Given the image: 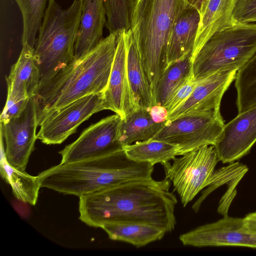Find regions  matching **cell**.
Returning a JSON list of instances; mask_svg holds the SVG:
<instances>
[{
	"instance_id": "6da1fadb",
	"label": "cell",
	"mask_w": 256,
	"mask_h": 256,
	"mask_svg": "<svg viewBox=\"0 0 256 256\" xmlns=\"http://www.w3.org/2000/svg\"><path fill=\"white\" fill-rule=\"evenodd\" d=\"M166 178L132 180L79 197L80 220L92 227L120 222L154 224L166 233L176 225L178 202Z\"/></svg>"
},
{
	"instance_id": "7a4b0ae2",
	"label": "cell",
	"mask_w": 256,
	"mask_h": 256,
	"mask_svg": "<svg viewBox=\"0 0 256 256\" xmlns=\"http://www.w3.org/2000/svg\"><path fill=\"white\" fill-rule=\"evenodd\" d=\"M118 34L111 33L92 50L74 60L34 94L38 122L54 112L86 96L104 92L115 56Z\"/></svg>"
},
{
	"instance_id": "3957f363",
	"label": "cell",
	"mask_w": 256,
	"mask_h": 256,
	"mask_svg": "<svg viewBox=\"0 0 256 256\" xmlns=\"http://www.w3.org/2000/svg\"><path fill=\"white\" fill-rule=\"evenodd\" d=\"M154 166L128 158L124 150L108 156L60 164L40 172V188L80 196L126 182L152 178Z\"/></svg>"
},
{
	"instance_id": "277c9868",
	"label": "cell",
	"mask_w": 256,
	"mask_h": 256,
	"mask_svg": "<svg viewBox=\"0 0 256 256\" xmlns=\"http://www.w3.org/2000/svg\"><path fill=\"white\" fill-rule=\"evenodd\" d=\"M186 0H136L130 29L154 89L168 66V40Z\"/></svg>"
},
{
	"instance_id": "5b68a950",
	"label": "cell",
	"mask_w": 256,
	"mask_h": 256,
	"mask_svg": "<svg viewBox=\"0 0 256 256\" xmlns=\"http://www.w3.org/2000/svg\"><path fill=\"white\" fill-rule=\"evenodd\" d=\"M82 4V0H74L63 10L55 0H48L34 48L40 74L38 85L50 80L74 60Z\"/></svg>"
},
{
	"instance_id": "8992f818",
	"label": "cell",
	"mask_w": 256,
	"mask_h": 256,
	"mask_svg": "<svg viewBox=\"0 0 256 256\" xmlns=\"http://www.w3.org/2000/svg\"><path fill=\"white\" fill-rule=\"evenodd\" d=\"M256 54V22H236L214 34L192 60L195 79L242 68Z\"/></svg>"
},
{
	"instance_id": "52a82bcc",
	"label": "cell",
	"mask_w": 256,
	"mask_h": 256,
	"mask_svg": "<svg viewBox=\"0 0 256 256\" xmlns=\"http://www.w3.org/2000/svg\"><path fill=\"white\" fill-rule=\"evenodd\" d=\"M163 166L165 178L172 184L184 207L208 187L220 161L214 145H207L176 156Z\"/></svg>"
},
{
	"instance_id": "ba28073f",
	"label": "cell",
	"mask_w": 256,
	"mask_h": 256,
	"mask_svg": "<svg viewBox=\"0 0 256 256\" xmlns=\"http://www.w3.org/2000/svg\"><path fill=\"white\" fill-rule=\"evenodd\" d=\"M224 124L220 113L185 116L166 121L151 138L177 146L180 156L204 146H214Z\"/></svg>"
},
{
	"instance_id": "9c48e42d",
	"label": "cell",
	"mask_w": 256,
	"mask_h": 256,
	"mask_svg": "<svg viewBox=\"0 0 256 256\" xmlns=\"http://www.w3.org/2000/svg\"><path fill=\"white\" fill-rule=\"evenodd\" d=\"M105 110L103 92L78 98L46 116L40 122L37 139L46 144H60L92 114Z\"/></svg>"
},
{
	"instance_id": "30bf717a",
	"label": "cell",
	"mask_w": 256,
	"mask_h": 256,
	"mask_svg": "<svg viewBox=\"0 0 256 256\" xmlns=\"http://www.w3.org/2000/svg\"><path fill=\"white\" fill-rule=\"evenodd\" d=\"M121 119L116 114L90 125L75 141L59 152L62 156L60 164L102 157L123 150L118 140Z\"/></svg>"
},
{
	"instance_id": "8fae6325",
	"label": "cell",
	"mask_w": 256,
	"mask_h": 256,
	"mask_svg": "<svg viewBox=\"0 0 256 256\" xmlns=\"http://www.w3.org/2000/svg\"><path fill=\"white\" fill-rule=\"evenodd\" d=\"M38 125L36 98H30L23 110L5 124L0 122V134L5 143L8 162L13 167L25 170L37 139Z\"/></svg>"
},
{
	"instance_id": "7c38bea8",
	"label": "cell",
	"mask_w": 256,
	"mask_h": 256,
	"mask_svg": "<svg viewBox=\"0 0 256 256\" xmlns=\"http://www.w3.org/2000/svg\"><path fill=\"white\" fill-rule=\"evenodd\" d=\"M179 240L184 246L198 248L239 246L256 248V232L248 226L244 218L227 216L184 233Z\"/></svg>"
},
{
	"instance_id": "4fadbf2b",
	"label": "cell",
	"mask_w": 256,
	"mask_h": 256,
	"mask_svg": "<svg viewBox=\"0 0 256 256\" xmlns=\"http://www.w3.org/2000/svg\"><path fill=\"white\" fill-rule=\"evenodd\" d=\"M237 70H223L198 79L192 94L181 105L168 115L166 121L178 118L202 113H220L222 98L232 82Z\"/></svg>"
},
{
	"instance_id": "5bb4252c",
	"label": "cell",
	"mask_w": 256,
	"mask_h": 256,
	"mask_svg": "<svg viewBox=\"0 0 256 256\" xmlns=\"http://www.w3.org/2000/svg\"><path fill=\"white\" fill-rule=\"evenodd\" d=\"M256 142V106L225 124L214 145L220 161L231 163L250 150Z\"/></svg>"
},
{
	"instance_id": "9a60e30c",
	"label": "cell",
	"mask_w": 256,
	"mask_h": 256,
	"mask_svg": "<svg viewBox=\"0 0 256 256\" xmlns=\"http://www.w3.org/2000/svg\"><path fill=\"white\" fill-rule=\"evenodd\" d=\"M126 32L118 35L115 56L106 89L103 92L106 110L122 118L138 108L130 88L127 70Z\"/></svg>"
},
{
	"instance_id": "2e32d148",
	"label": "cell",
	"mask_w": 256,
	"mask_h": 256,
	"mask_svg": "<svg viewBox=\"0 0 256 256\" xmlns=\"http://www.w3.org/2000/svg\"><path fill=\"white\" fill-rule=\"evenodd\" d=\"M238 0H206L200 12V22L192 54V61L204 44L216 33L233 26Z\"/></svg>"
},
{
	"instance_id": "e0dca14e",
	"label": "cell",
	"mask_w": 256,
	"mask_h": 256,
	"mask_svg": "<svg viewBox=\"0 0 256 256\" xmlns=\"http://www.w3.org/2000/svg\"><path fill=\"white\" fill-rule=\"evenodd\" d=\"M80 25L74 46V58L90 52L102 40L106 22L104 0H82Z\"/></svg>"
},
{
	"instance_id": "ac0fdd59",
	"label": "cell",
	"mask_w": 256,
	"mask_h": 256,
	"mask_svg": "<svg viewBox=\"0 0 256 256\" xmlns=\"http://www.w3.org/2000/svg\"><path fill=\"white\" fill-rule=\"evenodd\" d=\"M200 18L198 10L187 4L168 40L166 50L168 66L192 54Z\"/></svg>"
},
{
	"instance_id": "d6986e66",
	"label": "cell",
	"mask_w": 256,
	"mask_h": 256,
	"mask_svg": "<svg viewBox=\"0 0 256 256\" xmlns=\"http://www.w3.org/2000/svg\"><path fill=\"white\" fill-rule=\"evenodd\" d=\"M6 77L7 98H29L34 96L40 84V74L34 56V48L28 44Z\"/></svg>"
},
{
	"instance_id": "ffe728a7",
	"label": "cell",
	"mask_w": 256,
	"mask_h": 256,
	"mask_svg": "<svg viewBox=\"0 0 256 256\" xmlns=\"http://www.w3.org/2000/svg\"><path fill=\"white\" fill-rule=\"evenodd\" d=\"M127 70L135 102L138 106L150 108L156 105L153 89L148 80L136 42L130 28L126 32Z\"/></svg>"
},
{
	"instance_id": "44dd1931",
	"label": "cell",
	"mask_w": 256,
	"mask_h": 256,
	"mask_svg": "<svg viewBox=\"0 0 256 256\" xmlns=\"http://www.w3.org/2000/svg\"><path fill=\"white\" fill-rule=\"evenodd\" d=\"M100 228L110 240L127 242L138 248L161 240L166 233L160 227L143 222H110L103 224Z\"/></svg>"
},
{
	"instance_id": "7402d4cb",
	"label": "cell",
	"mask_w": 256,
	"mask_h": 256,
	"mask_svg": "<svg viewBox=\"0 0 256 256\" xmlns=\"http://www.w3.org/2000/svg\"><path fill=\"white\" fill-rule=\"evenodd\" d=\"M152 119L150 108L139 106L122 118L118 140L123 146L151 138L164 125Z\"/></svg>"
},
{
	"instance_id": "603a6c76",
	"label": "cell",
	"mask_w": 256,
	"mask_h": 256,
	"mask_svg": "<svg viewBox=\"0 0 256 256\" xmlns=\"http://www.w3.org/2000/svg\"><path fill=\"white\" fill-rule=\"evenodd\" d=\"M0 138V173L2 178L10 184L12 192L17 199L31 205H35L40 188L36 176H30L25 170H18L8 162L1 134Z\"/></svg>"
},
{
	"instance_id": "cb8c5ba5",
	"label": "cell",
	"mask_w": 256,
	"mask_h": 256,
	"mask_svg": "<svg viewBox=\"0 0 256 256\" xmlns=\"http://www.w3.org/2000/svg\"><path fill=\"white\" fill-rule=\"evenodd\" d=\"M124 153L132 160L148 162L153 166L163 164L178 156V146L175 144L150 138L123 147Z\"/></svg>"
},
{
	"instance_id": "d4e9b609",
	"label": "cell",
	"mask_w": 256,
	"mask_h": 256,
	"mask_svg": "<svg viewBox=\"0 0 256 256\" xmlns=\"http://www.w3.org/2000/svg\"><path fill=\"white\" fill-rule=\"evenodd\" d=\"M192 55L168 66L153 92L156 105L164 106L178 88L192 74Z\"/></svg>"
},
{
	"instance_id": "484cf974",
	"label": "cell",
	"mask_w": 256,
	"mask_h": 256,
	"mask_svg": "<svg viewBox=\"0 0 256 256\" xmlns=\"http://www.w3.org/2000/svg\"><path fill=\"white\" fill-rule=\"evenodd\" d=\"M235 87L238 113L256 106V54L237 71Z\"/></svg>"
},
{
	"instance_id": "4316f807",
	"label": "cell",
	"mask_w": 256,
	"mask_h": 256,
	"mask_svg": "<svg viewBox=\"0 0 256 256\" xmlns=\"http://www.w3.org/2000/svg\"><path fill=\"white\" fill-rule=\"evenodd\" d=\"M22 18V44L34 48L36 35L42 24L48 0H14Z\"/></svg>"
},
{
	"instance_id": "83f0119b",
	"label": "cell",
	"mask_w": 256,
	"mask_h": 256,
	"mask_svg": "<svg viewBox=\"0 0 256 256\" xmlns=\"http://www.w3.org/2000/svg\"><path fill=\"white\" fill-rule=\"evenodd\" d=\"M135 2L136 0H104L106 26L110 34L118 35L130 28Z\"/></svg>"
},
{
	"instance_id": "f1b7e54d",
	"label": "cell",
	"mask_w": 256,
	"mask_h": 256,
	"mask_svg": "<svg viewBox=\"0 0 256 256\" xmlns=\"http://www.w3.org/2000/svg\"><path fill=\"white\" fill-rule=\"evenodd\" d=\"M198 82L192 74L178 88L170 98L164 107L168 115L181 105L192 94Z\"/></svg>"
},
{
	"instance_id": "f546056e",
	"label": "cell",
	"mask_w": 256,
	"mask_h": 256,
	"mask_svg": "<svg viewBox=\"0 0 256 256\" xmlns=\"http://www.w3.org/2000/svg\"><path fill=\"white\" fill-rule=\"evenodd\" d=\"M234 19L235 22H256V0H238Z\"/></svg>"
},
{
	"instance_id": "4dcf8cb0",
	"label": "cell",
	"mask_w": 256,
	"mask_h": 256,
	"mask_svg": "<svg viewBox=\"0 0 256 256\" xmlns=\"http://www.w3.org/2000/svg\"><path fill=\"white\" fill-rule=\"evenodd\" d=\"M29 98H7L2 112L0 121L2 124L9 122L18 116L26 106Z\"/></svg>"
},
{
	"instance_id": "1f68e13d",
	"label": "cell",
	"mask_w": 256,
	"mask_h": 256,
	"mask_svg": "<svg viewBox=\"0 0 256 256\" xmlns=\"http://www.w3.org/2000/svg\"><path fill=\"white\" fill-rule=\"evenodd\" d=\"M150 114L154 120L157 123L166 122L168 114L164 106L158 105L150 108Z\"/></svg>"
},
{
	"instance_id": "d6a6232c",
	"label": "cell",
	"mask_w": 256,
	"mask_h": 256,
	"mask_svg": "<svg viewBox=\"0 0 256 256\" xmlns=\"http://www.w3.org/2000/svg\"><path fill=\"white\" fill-rule=\"evenodd\" d=\"M248 226L256 232V212L250 213L244 218Z\"/></svg>"
},
{
	"instance_id": "836d02e7",
	"label": "cell",
	"mask_w": 256,
	"mask_h": 256,
	"mask_svg": "<svg viewBox=\"0 0 256 256\" xmlns=\"http://www.w3.org/2000/svg\"><path fill=\"white\" fill-rule=\"evenodd\" d=\"M206 0H186V4L196 9L200 12L202 4Z\"/></svg>"
}]
</instances>
